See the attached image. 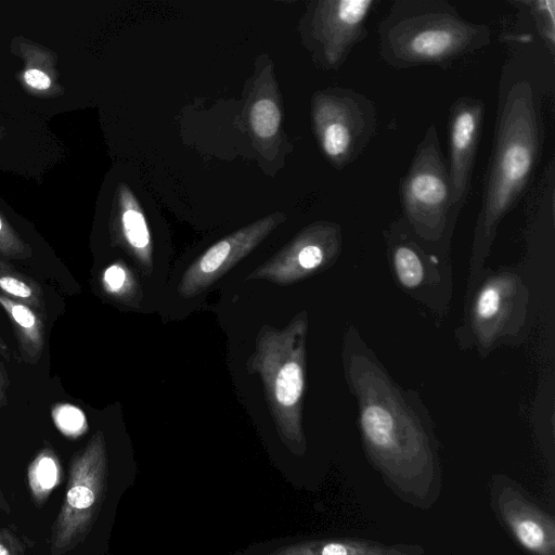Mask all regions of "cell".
<instances>
[{
    "label": "cell",
    "mask_w": 555,
    "mask_h": 555,
    "mask_svg": "<svg viewBox=\"0 0 555 555\" xmlns=\"http://www.w3.org/2000/svg\"><path fill=\"white\" fill-rule=\"evenodd\" d=\"M528 80L514 82L500 103L496 134L472 245L467 294L482 273L498 227L528 184L539 160L543 128Z\"/></svg>",
    "instance_id": "obj_2"
},
{
    "label": "cell",
    "mask_w": 555,
    "mask_h": 555,
    "mask_svg": "<svg viewBox=\"0 0 555 555\" xmlns=\"http://www.w3.org/2000/svg\"><path fill=\"white\" fill-rule=\"evenodd\" d=\"M414 543H383L358 537L309 539L281 546L263 555H424Z\"/></svg>",
    "instance_id": "obj_16"
},
{
    "label": "cell",
    "mask_w": 555,
    "mask_h": 555,
    "mask_svg": "<svg viewBox=\"0 0 555 555\" xmlns=\"http://www.w3.org/2000/svg\"><path fill=\"white\" fill-rule=\"evenodd\" d=\"M101 281L104 291L118 298L126 296L131 287L129 272L127 268L119 262L107 267L102 274Z\"/></svg>",
    "instance_id": "obj_24"
},
{
    "label": "cell",
    "mask_w": 555,
    "mask_h": 555,
    "mask_svg": "<svg viewBox=\"0 0 555 555\" xmlns=\"http://www.w3.org/2000/svg\"><path fill=\"white\" fill-rule=\"evenodd\" d=\"M468 296L467 326L480 351L513 343L524 333L530 293L518 273H481Z\"/></svg>",
    "instance_id": "obj_8"
},
{
    "label": "cell",
    "mask_w": 555,
    "mask_h": 555,
    "mask_svg": "<svg viewBox=\"0 0 555 555\" xmlns=\"http://www.w3.org/2000/svg\"><path fill=\"white\" fill-rule=\"evenodd\" d=\"M107 487V452L104 435L96 431L72 460L66 495L52 528L54 555L81 543L93 527Z\"/></svg>",
    "instance_id": "obj_7"
},
{
    "label": "cell",
    "mask_w": 555,
    "mask_h": 555,
    "mask_svg": "<svg viewBox=\"0 0 555 555\" xmlns=\"http://www.w3.org/2000/svg\"><path fill=\"white\" fill-rule=\"evenodd\" d=\"M0 496H1V491H0Z\"/></svg>",
    "instance_id": "obj_28"
},
{
    "label": "cell",
    "mask_w": 555,
    "mask_h": 555,
    "mask_svg": "<svg viewBox=\"0 0 555 555\" xmlns=\"http://www.w3.org/2000/svg\"><path fill=\"white\" fill-rule=\"evenodd\" d=\"M0 555H23L17 540L7 530H0Z\"/></svg>",
    "instance_id": "obj_25"
},
{
    "label": "cell",
    "mask_w": 555,
    "mask_h": 555,
    "mask_svg": "<svg viewBox=\"0 0 555 555\" xmlns=\"http://www.w3.org/2000/svg\"><path fill=\"white\" fill-rule=\"evenodd\" d=\"M28 483L37 504H43L59 485L61 466L53 450L46 448L33 460L28 467Z\"/></svg>",
    "instance_id": "obj_21"
},
{
    "label": "cell",
    "mask_w": 555,
    "mask_h": 555,
    "mask_svg": "<svg viewBox=\"0 0 555 555\" xmlns=\"http://www.w3.org/2000/svg\"><path fill=\"white\" fill-rule=\"evenodd\" d=\"M343 362L367 462L403 503L430 509L441 494L442 468L425 405L391 378L353 325L345 334Z\"/></svg>",
    "instance_id": "obj_1"
},
{
    "label": "cell",
    "mask_w": 555,
    "mask_h": 555,
    "mask_svg": "<svg viewBox=\"0 0 555 555\" xmlns=\"http://www.w3.org/2000/svg\"><path fill=\"white\" fill-rule=\"evenodd\" d=\"M306 338L307 317L302 312L284 331L263 328L251 359L263 380L280 436L299 456L307 450L301 425Z\"/></svg>",
    "instance_id": "obj_4"
},
{
    "label": "cell",
    "mask_w": 555,
    "mask_h": 555,
    "mask_svg": "<svg viewBox=\"0 0 555 555\" xmlns=\"http://www.w3.org/2000/svg\"><path fill=\"white\" fill-rule=\"evenodd\" d=\"M489 505L500 527L526 555H555V517L517 480L494 474L488 483Z\"/></svg>",
    "instance_id": "obj_10"
},
{
    "label": "cell",
    "mask_w": 555,
    "mask_h": 555,
    "mask_svg": "<svg viewBox=\"0 0 555 555\" xmlns=\"http://www.w3.org/2000/svg\"><path fill=\"white\" fill-rule=\"evenodd\" d=\"M262 65L253 79L244 107L247 130L258 152L270 157L275 155L282 142L283 107L272 62Z\"/></svg>",
    "instance_id": "obj_15"
},
{
    "label": "cell",
    "mask_w": 555,
    "mask_h": 555,
    "mask_svg": "<svg viewBox=\"0 0 555 555\" xmlns=\"http://www.w3.org/2000/svg\"><path fill=\"white\" fill-rule=\"evenodd\" d=\"M402 219L424 244H439L453 224L456 212L448 166L440 150L435 124L417 144L410 167L401 181Z\"/></svg>",
    "instance_id": "obj_5"
},
{
    "label": "cell",
    "mask_w": 555,
    "mask_h": 555,
    "mask_svg": "<svg viewBox=\"0 0 555 555\" xmlns=\"http://www.w3.org/2000/svg\"><path fill=\"white\" fill-rule=\"evenodd\" d=\"M0 306L12 324L23 361L36 364L46 344V315L1 293Z\"/></svg>",
    "instance_id": "obj_18"
},
{
    "label": "cell",
    "mask_w": 555,
    "mask_h": 555,
    "mask_svg": "<svg viewBox=\"0 0 555 555\" xmlns=\"http://www.w3.org/2000/svg\"><path fill=\"white\" fill-rule=\"evenodd\" d=\"M51 414L59 430L67 437L76 438L88 428L83 412L73 404H57Z\"/></svg>",
    "instance_id": "obj_22"
},
{
    "label": "cell",
    "mask_w": 555,
    "mask_h": 555,
    "mask_svg": "<svg viewBox=\"0 0 555 555\" xmlns=\"http://www.w3.org/2000/svg\"><path fill=\"white\" fill-rule=\"evenodd\" d=\"M375 0H318L306 17V36L314 60L337 70L353 48L366 38V22Z\"/></svg>",
    "instance_id": "obj_11"
},
{
    "label": "cell",
    "mask_w": 555,
    "mask_h": 555,
    "mask_svg": "<svg viewBox=\"0 0 555 555\" xmlns=\"http://www.w3.org/2000/svg\"><path fill=\"white\" fill-rule=\"evenodd\" d=\"M389 266L399 286L430 309L444 312L451 299V269L442 255L429 251L404 220L386 232Z\"/></svg>",
    "instance_id": "obj_9"
},
{
    "label": "cell",
    "mask_w": 555,
    "mask_h": 555,
    "mask_svg": "<svg viewBox=\"0 0 555 555\" xmlns=\"http://www.w3.org/2000/svg\"><path fill=\"white\" fill-rule=\"evenodd\" d=\"M0 293L46 315V299L41 286L7 260H0Z\"/></svg>",
    "instance_id": "obj_20"
},
{
    "label": "cell",
    "mask_w": 555,
    "mask_h": 555,
    "mask_svg": "<svg viewBox=\"0 0 555 555\" xmlns=\"http://www.w3.org/2000/svg\"><path fill=\"white\" fill-rule=\"evenodd\" d=\"M24 59L22 79L25 87L35 95L56 96L61 92L52 53L36 44H21Z\"/></svg>",
    "instance_id": "obj_19"
},
{
    "label": "cell",
    "mask_w": 555,
    "mask_h": 555,
    "mask_svg": "<svg viewBox=\"0 0 555 555\" xmlns=\"http://www.w3.org/2000/svg\"><path fill=\"white\" fill-rule=\"evenodd\" d=\"M31 255L30 246L0 215V260L26 259Z\"/></svg>",
    "instance_id": "obj_23"
},
{
    "label": "cell",
    "mask_w": 555,
    "mask_h": 555,
    "mask_svg": "<svg viewBox=\"0 0 555 555\" xmlns=\"http://www.w3.org/2000/svg\"><path fill=\"white\" fill-rule=\"evenodd\" d=\"M311 124L324 157L341 170L361 155L374 137L376 106L353 89L326 88L311 98Z\"/></svg>",
    "instance_id": "obj_6"
},
{
    "label": "cell",
    "mask_w": 555,
    "mask_h": 555,
    "mask_svg": "<svg viewBox=\"0 0 555 555\" xmlns=\"http://www.w3.org/2000/svg\"><path fill=\"white\" fill-rule=\"evenodd\" d=\"M382 60L396 69L446 65L488 46V25L463 18L446 0H397L379 22Z\"/></svg>",
    "instance_id": "obj_3"
},
{
    "label": "cell",
    "mask_w": 555,
    "mask_h": 555,
    "mask_svg": "<svg viewBox=\"0 0 555 555\" xmlns=\"http://www.w3.org/2000/svg\"><path fill=\"white\" fill-rule=\"evenodd\" d=\"M114 223L122 243L143 264L151 267L152 243L147 222L138 198L125 183L117 189Z\"/></svg>",
    "instance_id": "obj_17"
},
{
    "label": "cell",
    "mask_w": 555,
    "mask_h": 555,
    "mask_svg": "<svg viewBox=\"0 0 555 555\" xmlns=\"http://www.w3.org/2000/svg\"><path fill=\"white\" fill-rule=\"evenodd\" d=\"M483 116L485 103L474 96L459 98L450 107L448 171L456 214L469 192Z\"/></svg>",
    "instance_id": "obj_14"
},
{
    "label": "cell",
    "mask_w": 555,
    "mask_h": 555,
    "mask_svg": "<svg viewBox=\"0 0 555 555\" xmlns=\"http://www.w3.org/2000/svg\"><path fill=\"white\" fill-rule=\"evenodd\" d=\"M285 220L286 215L283 212L268 215L211 245L185 271L178 288L179 293L189 298L206 289L253 251Z\"/></svg>",
    "instance_id": "obj_13"
},
{
    "label": "cell",
    "mask_w": 555,
    "mask_h": 555,
    "mask_svg": "<svg viewBox=\"0 0 555 555\" xmlns=\"http://www.w3.org/2000/svg\"><path fill=\"white\" fill-rule=\"evenodd\" d=\"M10 387L9 375L5 371L3 363L0 361V410L8 402V390Z\"/></svg>",
    "instance_id": "obj_26"
},
{
    "label": "cell",
    "mask_w": 555,
    "mask_h": 555,
    "mask_svg": "<svg viewBox=\"0 0 555 555\" xmlns=\"http://www.w3.org/2000/svg\"><path fill=\"white\" fill-rule=\"evenodd\" d=\"M343 244L339 224L318 221L302 229L283 249L251 273L274 283H293L332 266Z\"/></svg>",
    "instance_id": "obj_12"
},
{
    "label": "cell",
    "mask_w": 555,
    "mask_h": 555,
    "mask_svg": "<svg viewBox=\"0 0 555 555\" xmlns=\"http://www.w3.org/2000/svg\"><path fill=\"white\" fill-rule=\"evenodd\" d=\"M0 356H2L5 359H10V349L8 345L5 344L4 339L1 336L0 333Z\"/></svg>",
    "instance_id": "obj_27"
}]
</instances>
